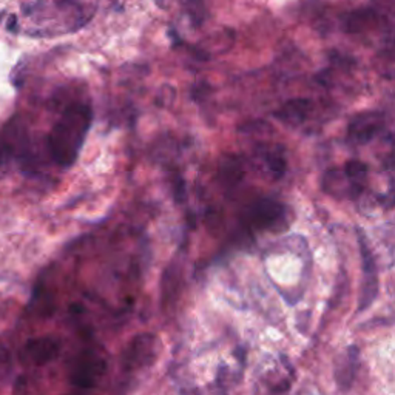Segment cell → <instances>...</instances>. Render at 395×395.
I'll list each match as a JSON object with an SVG mask.
<instances>
[{
    "instance_id": "1",
    "label": "cell",
    "mask_w": 395,
    "mask_h": 395,
    "mask_svg": "<svg viewBox=\"0 0 395 395\" xmlns=\"http://www.w3.org/2000/svg\"><path fill=\"white\" fill-rule=\"evenodd\" d=\"M92 122L93 109L88 101L71 99L63 104L45 139L47 152L57 167L70 169L78 161Z\"/></svg>"
},
{
    "instance_id": "2",
    "label": "cell",
    "mask_w": 395,
    "mask_h": 395,
    "mask_svg": "<svg viewBox=\"0 0 395 395\" xmlns=\"http://www.w3.org/2000/svg\"><path fill=\"white\" fill-rule=\"evenodd\" d=\"M23 13L39 20H62L63 32H71L93 18L95 6L85 0H36L23 6Z\"/></svg>"
},
{
    "instance_id": "3",
    "label": "cell",
    "mask_w": 395,
    "mask_h": 395,
    "mask_svg": "<svg viewBox=\"0 0 395 395\" xmlns=\"http://www.w3.org/2000/svg\"><path fill=\"white\" fill-rule=\"evenodd\" d=\"M18 162L31 170L36 164L30 130L20 118H13L0 128V169Z\"/></svg>"
},
{
    "instance_id": "4",
    "label": "cell",
    "mask_w": 395,
    "mask_h": 395,
    "mask_svg": "<svg viewBox=\"0 0 395 395\" xmlns=\"http://www.w3.org/2000/svg\"><path fill=\"white\" fill-rule=\"evenodd\" d=\"M367 166L361 161L352 159L341 169L327 171L323 178V190L332 196L358 198L367 186Z\"/></svg>"
},
{
    "instance_id": "5",
    "label": "cell",
    "mask_w": 395,
    "mask_h": 395,
    "mask_svg": "<svg viewBox=\"0 0 395 395\" xmlns=\"http://www.w3.org/2000/svg\"><path fill=\"white\" fill-rule=\"evenodd\" d=\"M240 222L249 232L281 230L287 222V210L283 202L272 198H258L241 213Z\"/></svg>"
},
{
    "instance_id": "6",
    "label": "cell",
    "mask_w": 395,
    "mask_h": 395,
    "mask_svg": "<svg viewBox=\"0 0 395 395\" xmlns=\"http://www.w3.org/2000/svg\"><path fill=\"white\" fill-rule=\"evenodd\" d=\"M107 360L102 352L96 346L82 349L70 365L68 380L73 388L78 391H90L96 388V384L105 374Z\"/></svg>"
},
{
    "instance_id": "7",
    "label": "cell",
    "mask_w": 395,
    "mask_h": 395,
    "mask_svg": "<svg viewBox=\"0 0 395 395\" xmlns=\"http://www.w3.org/2000/svg\"><path fill=\"white\" fill-rule=\"evenodd\" d=\"M159 341L152 334H141L131 340L122 352V369L135 372L152 366L158 357Z\"/></svg>"
},
{
    "instance_id": "8",
    "label": "cell",
    "mask_w": 395,
    "mask_h": 395,
    "mask_svg": "<svg viewBox=\"0 0 395 395\" xmlns=\"http://www.w3.org/2000/svg\"><path fill=\"white\" fill-rule=\"evenodd\" d=\"M384 130V116L380 111L358 113L349 121L346 138L353 145H365L380 136Z\"/></svg>"
},
{
    "instance_id": "9",
    "label": "cell",
    "mask_w": 395,
    "mask_h": 395,
    "mask_svg": "<svg viewBox=\"0 0 395 395\" xmlns=\"http://www.w3.org/2000/svg\"><path fill=\"white\" fill-rule=\"evenodd\" d=\"M61 341L54 336H35L30 339L22 348V360L32 366H45L59 357Z\"/></svg>"
},
{
    "instance_id": "10",
    "label": "cell",
    "mask_w": 395,
    "mask_h": 395,
    "mask_svg": "<svg viewBox=\"0 0 395 395\" xmlns=\"http://www.w3.org/2000/svg\"><path fill=\"white\" fill-rule=\"evenodd\" d=\"M358 241H360V252L361 260H363V289H361V298H360V310H365L367 306L374 303L375 296L378 293V274H377V265L372 250L367 245L365 233L358 230Z\"/></svg>"
},
{
    "instance_id": "11",
    "label": "cell",
    "mask_w": 395,
    "mask_h": 395,
    "mask_svg": "<svg viewBox=\"0 0 395 395\" xmlns=\"http://www.w3.org/2000/svg\"><path fill=\"white\" fill-rule=\"evenodd\" d=\"M312 111H314V104H312L309 99H291L286 104L279 107L278 111L275 113V116L287 123V126H301V123L308 122Z\"/></svg>"
},
{
    "instance_id": "12",
    "label": "cell",
    "mask_w": 395,
    "mask_h": 395,
    "mask_svg": "<svg viewBox=\"0 0 395 395\" xmlns=\"http://www.w3.org/2000/svg\"><path fill=\"white\" fill-rule=\"evenodd\" d=\"M257 159L274 179H279L284 175L287 161L281 145H261L257 152Z\"/></svg>"
},
{
    "instance_id": "13",
    "label": "cell",
    "mask_w": 395,
    "mask_h": 395,
    "mask_svg": "<svg viewBox=\"0 0 395 395\" xmlns=\"http://www.w3.org/2000/svg\"><path fill=\"white\" fill-rule=\"evenodd\" d=\"M378 19H380V14L375 10H372V8H363V10H356L346 14L341 19V28L344 30V32L356 35V32H363L372 28Z\"/></svg>"
},
{
    "instance_id": "14",
    "label": "cell",
    "mask_w": 395,
    "mask_h": 395,
    "mask_svg": "<svg viewBox=\"0 0 395 395\" xmlns=\"http://www.w3.org/2000/svg\"><path fill=\"white\" fill-rule=\"evenodd\" d=\"M219 178L222 186H224L227 190H232V188L238 187V184H240L244 178L243 161L238 158V156H229V158L221 162Z\"/></svg>"
},
{
    "instance_id": "15",
    "label": "cell",
    "mask_w": 395,
    "mask_h": 395,
    "mask_svg": "<svg viewBox=\"0 0 395 395\" xmlns=\"http://www.w3.org/2000/svg\"><path fill=\"white\" fill-rule=\"evenodd\" d=\"M181 10L193 28H200L207 20V6L204 0H181Z\"/></svg>"
},
{
    "instance_id": "16",
    "label": "cell",
    "mask_w": 395,
    "mask_h": 395,
    "mask_svg": "<svg viewBox=\"0 0 395 395\" xmlns=\"http://www.w3.org/2000/svg\"><path fill=\"white\" fill-rule=\"evenodd\" d=\"M154 2L159 8H167L169 4H170V0H154Z\"/></svg>"
},
{
    "instance_id": "17",
    "label": "cell",
    "mask_w": 395,
    "mask_h": 395,
    "mask_svg": "<svg viewBox=\"0 0 395 395\" xmlns=\"http://www.w3.org/2000/svg\"><path fill=\"white\" fill-rule=\"evenodd\" d=\"M4 356V349H2V344H0V357Z\"/></svg>"
}]
</instances>
